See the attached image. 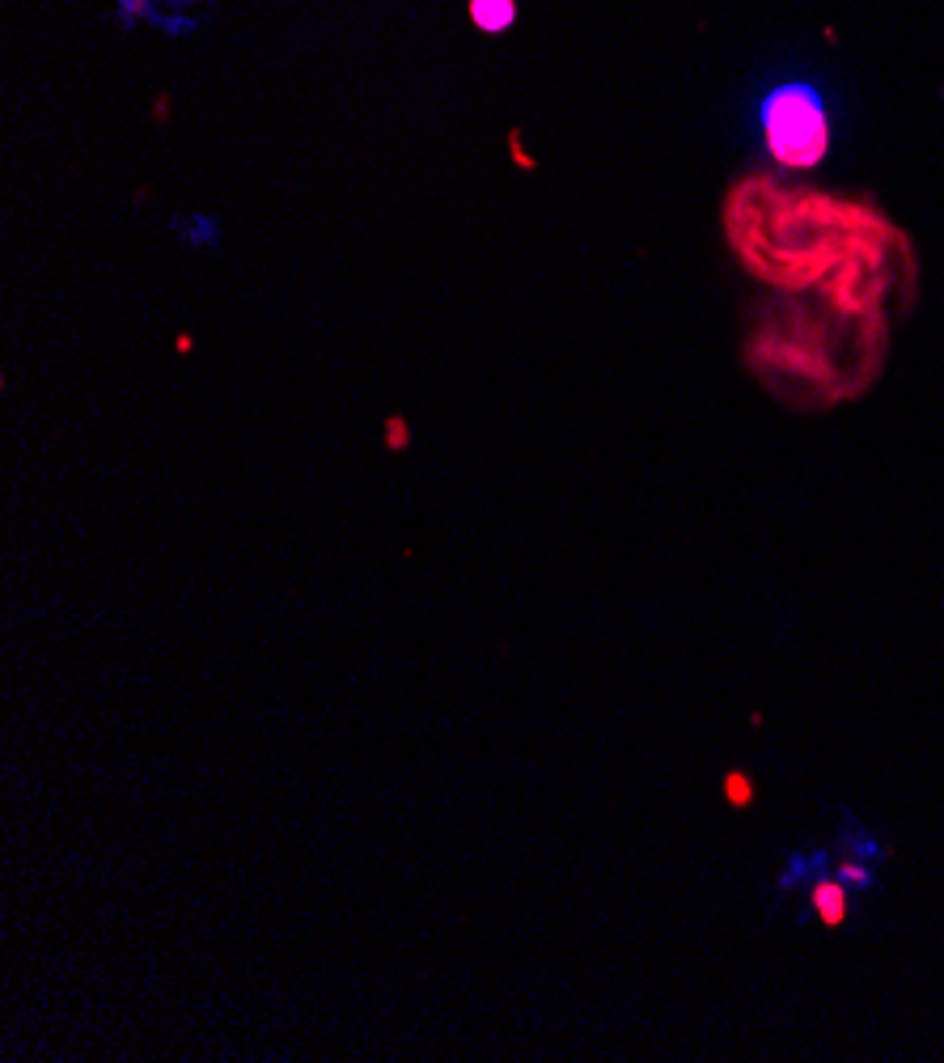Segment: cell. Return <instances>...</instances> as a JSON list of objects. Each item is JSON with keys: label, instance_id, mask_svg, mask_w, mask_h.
I'll list each match as a JSON object with an SVG mask.
<instances>
[{"label": "cell", "instance_id": "6da1fadb", "mask_svg": "<svg viewBox=\"0 0 944 1063\" xmlns=\"http://www.w3.org/2000/svg\"><path fill=\"white\" fill-rule=\"evenodd\" d=\"M767 153L783 170H813L830 153V111L826 98L809 81H783L759 107Z\"/></svg>", "mask_w": 944, "mask_h": 1063}, {"label": "cell", "instance_id": "8992f818", "mask_svg": "<svg viewBox=\"0 0 944 1063\" xmlns=\"http://www.w3.org/2000/svg\"><path fill=\"white\" fill-rule=\"evenodd\" d=\"M729 801H750V780L745 776H729Z\"/></svg>", "mask_w": 944, "mask_h": 1063}, {"label": "cell", "instance_id": "5b68a950", "mask_svg": "<svg viewBox=\"0 0 944 1063\" xmlns=\"http://www.w3.org/2000/svg\"><path fill=\"white\" fill-rule=\"evenodd\" d=\"M386 441H390V449H407V424H403V419H390V424H386Z\"/></svg>", "mask_w": 944, "mask_h": 1063}, {"label": "cell", "instance_id": "52a82bcc", "mask_svg": "<svg viewBox=\"0 0 944 1063\" xmlns=\"http://www.w3.org/2000/svg\"><path fill=\"white\" fill-rule=\"evenodd\" d=\"M839 878H843V881H852V885H869V873H864V869H855V864H847V869H843Z\"/></svg>", "mask_w": 944, "mask_h": 1063}, {"label": "cell", "instance_id": "7a4b0ae2", "mask_svg": "<svg viewBox=\"0 0 944 1063\" xmlns=\"http://www.w3.org/2000/svg\"><path fill=\"white\" fill-rule=\"evenodd\" d=\"M174 233L183 237V246H191V251H216L221 246V221L212 212H195V216L174 221Z\"/></svg>", "mask_w": 944, "mask_h": 1063}, {"label": "cell", "instance_id": "3957f363", "mask_svg": "<svg viewBox=\"0 0 944 1063\" xmlns=\"http://www.w3.org/2000/svg\"><path fill=\"white\" fill-rule=\"evenodd\" d=\"M813 911H818L822 924H830V928L843 924V915H847V885H843V878L818 881V890H813Z\"/></svg>", "mask_w": 944, "mask_h": 1063}, {"label": "cell", "instance_id": "277c9868", "mask_svg": "<svg viewBox=\"0 0 944 1063\" xmlns=\"http://www.w3.org/2000/svg\"><path fill=\"white\" fill-rule=\"evenodd\" d=\"M470 18H475V26L487 30V34H500V30H508L512 18H517V4H512V0H470Z\"/></svg>", "mask_w": 944, "mask_h": 1063}]
</instances>
